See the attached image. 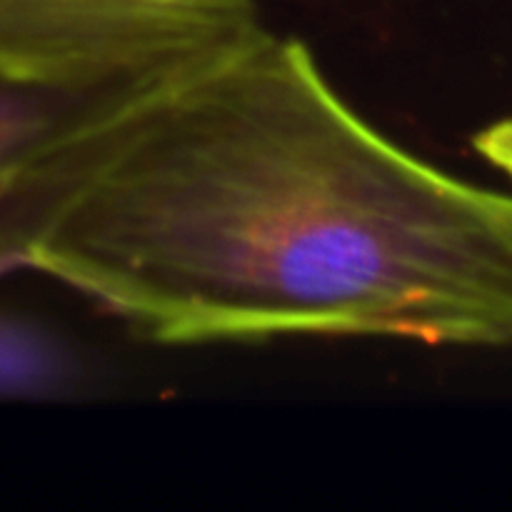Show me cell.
Here are the masks:
<instances>
[{"label":"cell","mask_w":512,"mask_h":512,"mask_svg":"<svg viewBox=\"0 0 512 512\" xmlns=\"http://www.w3.org/2000/svg\"><path fill=\"white\" fill-rule=\"evenodd\" d=\"M53 278L155 345H512V193L370 125L255 30L150 80L0 200V278Z\"/></svg>","instance_id":"6da1fadb"},{"label":"cell","mask_w":512,"mask_h":512,"mask_svg":"<svg viewBox=\"0 0 512 512\" xmlns=\"http://www.w3.org/2000/svg\"><path fill=\"white\" fill-rule=\"evenodd\" d=\"M260 28L258 0H0V73L68 88L130 83Z\"/></svg>","instance_id":"7a4b0ae2"},{"label":"cell","mask_w":512,"mask_h":512,"mask_svg":"<svg viewBox=\"0 0 512 512\" xmlns=\"http://www.w3.org/2000/svg\"><path fill=\"white\" fill-rule=\"evenodd\" d=\"M155 78L68 88L0 73V200L70 135Z\"/></svg>","instance_id":"3957f363"},{"label":"cell","mask_w":512,"mask_h":512,"mask_svg":"<svg viewBox=\"0 0 512 512\" xmlns=\"http://www.w3.org/2000/svg\"><path fill=\"white\" fill-rule=\"evenodd\" d=\"M68 378L58 345L25 320L0 310V398L53 393Z\"/></svg>","instance_id":"277c9868"},{"label":"cell","mask_w":512,"mask_h":512,"mask_svg":"<svg viewBox=\"0 0 512 512\" xmlns=\"http://www.w3.org/2000/svg\"><path fill=\"white\" fill-rule=\"evenodd\" d=\"M473 148L480 158L512 180V118H503L480 130L473 138Z\"/></svg>","instance_id":"5b68a950"}]
</instances>
